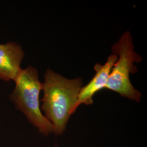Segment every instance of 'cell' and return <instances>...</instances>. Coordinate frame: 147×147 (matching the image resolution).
<instances>
[{
	"instance_id": "5",
	"label": "cell",
	"mask_w": 147,
	"mask_h": 147,
	"mask_svg": "<svg viewBox=\"0 0 147 147\" xmlns=\"http://www.w3.org/2000/svg\"><path fill=\"white\" fill-rule=\"evenodd\" d=\"M25 53L21 45L14 42L0 44V80L15 81L22 68Z\"/></svg>"
},
{
	"instance_id": "2",
	"label": "cell",
	"mask_w": 147,
	"mask_h": 147,
	"mask_svg": "<svg viewBox=\"0 0 147 147\" xmlns=\"http://www.w3.org/2000/svg\"><path fill=\"white\" fill-rule=\"evenodd\" d=\"M14 82L15 88L9 97L16 109L43 135L54 134V127L40 110L39 95L42 83L39 81L37 68L30 65L22 69Z\"/></svg>"
},
{
	"instance_id": "1",
	"label": "cell",
	"mask_w": 147,
	"mask_h": 147,
	"mask_svg": "<svg viewBox=\"0 0 147 147\" xmlns=\"http://www.w3.org/2000/svg\"><path fill=\"white\" fill-rule=\"evenodd\" d=\"M82 84L81 78L67 79L50 69L47 70L40 110L54 127L55 135H61L65 130Z\"/></svg>"
},
{
	"instance_id": "4",
	"label": "cell",
	"mask_w": 147,
	"mask_h": 147,
	"mask_svg": "<svg viewBox=\"0 0 147 147\" xmlns=\"http://www.w3.org/2000/svg\"><path fill=\"white\" fill-rule=\"evenodd\" d=\"M117 60V56L112 54L104 64L96 63L94 67L95 74L88 84L82 86L79 92L77 102L74 109L75 112L81 104L89 105L93 103V98L98 92L105 89L112 68Z\"/></svg>"
},
{
	"instance_id": "6",
	"label": "cell",
	"mask_w": 147,
	"mask_h": 147,
	"mask_svg": "<svg viewBox=\"0 0 147 147\" xmlns=\"http://www.w3.org/2000/svg\"><path fill=\"white\" fill-rule=\"evenodd\" d=\"M53 147H58V145H57V144H55L53 146Z\"/></svg>"
},
{
	"instance_id": "3",
	"label": "cell",
	"mask_w": 147,
	"mask_h": 147,
	"mask_svg": "<svg viewBox=\"0 0 147 147\" xmlns=\"http://www.w3.org/2000/svg\"><path fill=\"white\" fill-rule=\"evenodd\" d=\"M113 54L117 56L105 89L118 93L121 96L137 102L141 99V93L133 86L130 74H135L137 68L134 63H140L142 58L134 50L131 33L124 32L119 40L112 47Z\"/></svg>"
}]
</instances>
